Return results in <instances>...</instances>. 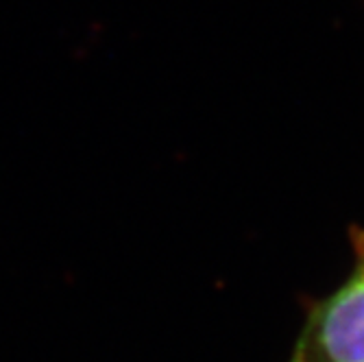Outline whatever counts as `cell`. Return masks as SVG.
Listing matches in <instances>:
<instances>
[{"label":"cell","mask_w":364,"mask_h":362,"mask_svg":"<svg viewBox=\"0 0 364 362\" xmlns=\"http://www.w3.org/2000/svg\"><path fill=\"white\" fill-rule=\"evenodd\" d=\"M294 362H301V360H294Z\"/></svg>","instance_id":"7a4b0ae2"},{"label":"cell","mask_w":364,"mask_h":362,"mask_svg":"<svg viewBox=\"0 0 364 362\" xmlns=\"http://www.w3.org/2000/svg\"><path fill=\"white\" fill-rule=\"evenodd\" d=\"M301 362H364V251L351 277L312 314Z\"/></svg>","instance_id":"6da1fadb"}]
</instances>
